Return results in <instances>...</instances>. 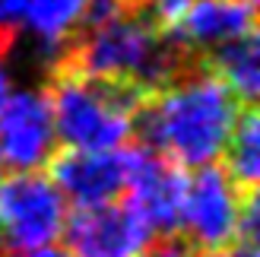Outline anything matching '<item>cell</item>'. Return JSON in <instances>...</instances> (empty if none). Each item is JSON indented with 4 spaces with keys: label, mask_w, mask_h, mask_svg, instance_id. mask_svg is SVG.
<instances>
[{
    "label": "cell",
    "mask_w": 260,
    "mask_h": 257,
    "mask_svg": "<svg viewBox=\"0 0 260 257\" xmlns=\"http://www.w3.org/2000/svg\"><path fill=\"white\" fill-rule=\"evenodd\" d=\"M241 102L203 60L181 80L152 92L134 114V134L178 169H203L225 152Z\"/></svg>",
    "instance_id": "cell-1"
},
{
    "label": "cell",
    "mask_w": 260,
    "mask_h": 257,
    "mask_svg": "<svg viewBox=\"0 0 260 257\" xmlns=\"http://www.w3.org/2000/svg\"><path fill=\"white\" fill-rule=\"evenodd\" d=\"M197 63V57H190L184 48L155 32L137 10L127 7L95 29L76 32L51 73L63 70L92 83L134 86L152 95L168 83L181 80Z\"/></svg>",
    "instance_id": "cell-2"
},
{
    "label": "cell",
    "mask_w": 260,
    "mask_h": 257,
    "mask_svg": "<svg viewBox=\"0 0 260 257\" xmlns=\"http://www.w3.org/2000/svg\"><path fill=\"white\" fill-rule=\"evenodd\" d=\"M54 137L63 149H121L134 134V114L149 95L134 86L92 83L76 73H51L45 89Z\"/></svg>",
    "instance_id": "cell-3"
},
{
    "label": "cell",
    "mask_w": 260,
    "mask_h": 257,
    "mask_svg": "<svg viewBox=\"0 0 260 257\" xmlns=\"http://www.w3.org/2000/svg\"><path fill=\"white\" fill-rule=\"evenodd\" d=\"M67 200L48 175L13 172L0 181V248L25 254L63 235Z\"/></svg>",
    "instance_id": "cell-4"
},
{
    "label": "cell",
    "mask_w": 260,
    "mask_h": 257,
    "mask_svg": "<svg viewBox=\"0 0 260 257\" xmlns=\"http://www.w3.org/2000/svg\"><path fill=\"white\" fill-rule=\"evenodd\" d=\"M241 194L222 165H203L187 175V194L181 210V238L193 254H225L238 245Z\"/></svg>",
    "instance_id": "cell-5"
},
{
    "label": "cell",
    "mask_w": 260,
    "mask_h": 257,
    "mask_svg": "<svg viewBox=\"0 0 260 257\" xmlns=\"http://www.w3.org/2000/svg\"><path fill=\"white\" fill-rule=\"evenodd\" d=\"M187 194V172L175 162L152 152L146 146H127V203L143 222L149 226L152 238L181 235V210Z\"/></svg>",
    "instance_id": "cell-6"
},
{
    "label": "cell",
    "mask_w": 260,
    "mask_h": 257,
    "mask_svg": "<svg viewBox=\"0 0 260 257\" xmlns=\"http://www.w3.org/2000/svg\"><path fill=\"white\" fill-rule=\"evenodd\" d=\"M57 152L45 89H19L0 105V159L13 172H42Z\"/></svg>",
    "instance_id": "cell-7"
},
{
    "label": "cell",
    "mask_w": 260,
    "mask_h": 257,
    "mask_svg": "<svg viewBox=\"0 0 260 257\" xmlns=\"http://www.w3.org/2000/svg\"><path fill=\"white\" fill-rule=\"evenodd\" d=\"M70 257H140L152 241L149 226L130 203L73 210L63 222Z\"/></svg>",
    "instance_id": "cell-8"
},
{
    "label": "cell",
    "mask_w": 260,
    "mask_h": 257,
    "mask_svg": "<svg viewBox=\"0 0 260 257\" xmlns=\"http://www.w3.org/2000/svg\"><path fill=\"white\" fill-rule=\"evenodd\" d=\"M48 169V178L60 190V197L70 200L76 210L118 203L127 190V146L105 152L63 149L51 156Z\"/></svg>",
    "instance_id": "cell-9"
},
{
    "label": "cell",
    "mask_w": 260,
    "mask_h": 257,
    "mask_svg": "<svg viewBox=\"0 0 260 257\" xmlns=\"http://www.w3.org/2000/svg\"><path fill=\"white\" fill-rule=\"evenodd\" d=\"M248 35H257V0H190L184 19L168 38L203 60Z\"/></svg>",
    "instance_id": "cell-10"
},
{
    "label": "cell",
    "mask_w": 260,
    "mask_h": 257,
    "mask_svg": "<svg viewBox=\"0 0 260 257\" xmlns=\"http://www.w3.org/2000/svg\"><path fill=\"white\" fill-rule=\"evenodd\" d=\"M89 0H22V29L35 38V48L54 70L67 45L83 25Z\"/></svg>",
    "instance_id": "cell-11"
},
{
    "label": "cell",
    "mask_w": 260,
    "mask_h": 257,
    "mask_svg": "<svg viewBox=\"0 0 260 257\" xmlns=\"http://www.w3.org/2000/svg\"><path fill=\"white\" fill-rule=\"evenodd\" d=\"M203 67L213 70L222 80L232 95L241 105H254V99L260 92V45L257 35H248L241 42H232L225 48L213 51L210 57H203Z\"/></svg>",
    "instance_id": "cell-12"
},
{
    "label": "cell",
    "mask_w": 260,
    "mask_h": 257,
    "mask_svg": "<svg viewBox=\"0 0 260 257\" xmlns=\"http://www.w3.org/2000/svg\"><path fill=\"white\" fill-rule=\"evenodd\" d=\"M225 175L235 181L238 190H257L260 175V118L254 105H244L235 131L225 143Z\"/></svg>",
    "instance_id": "cell-13"
},
{
    "label": "cell",
    "mask_w": 260,
    "mask_h": 257,
    "mask_svg": "<svg viewBox=\"0 0 260 257\" xmlns=\"http://www.w3.org/2000/svg\"><path fill=\"white\" fill-rule=\"evenodd\" d=\"M140 257H193V248L181 235H165V238H152Z\"/></svg>",
    "instance_id": "cell-14"
},
{
    "label": "cell",
    "mask_w": 260,
    "mask_h": 257,
    "mask_svg": "<svg viewBox=\"0 0 260 257\" xmlns=\"http://www.w3.org/2000/svg\"><path fill=\"white\" fill-rule=\"evenodd\" d=\"M7 54H10V45L0 42V105L7 102V95L13 92V76H10V63H7Z\"/></svg>",
    "instance_id": "cell-15"
},
{
    "label": "cell",
    "mask_w": 260,
    "mask_h": 257,
    "mask_svg": "<svg viewBox=\"0 0 260 257\" xmlns=\"http://www.w3.org/2000/svg\"><path fill=\"white\" fill-rule=\"evenodd\" d=\"M22 257H70L63 248H57V245H45V248H35V251H25Z\"/></svg>",
    "instance_id": "cell-16"
},
{
    "label": "cell",
    "mask_w": 260,
    "mask_h": 257,
    "mask_svg": "<svg viewBox=\"0 0 260 257\" xmlns=\"http://www.w3.org/2000/svg\"><path fill=\"white\" fill-rule=\"evenodd\" d=\"M229 257H257V248H248V245H235L229 251Z\"/></svg>",
    "instance_id": "cell-17"
},
{
    "label": "cell",
    "mask_w": 260,
    "mask_h": 257,
    "mask_svg": "<svg viewBox=\"0 0 260 257\" xmlns=\"http://www.w3.org/2000/svg\"><path fill=\"white\" fill-rule=\"evenodd\" d=\"M124 4H127V7H140V4H143V0H124Z\"/></svg>",
    "instance_id": "cell-18"
},
{
    "label": "cell",
    "mask_w": 260,
    "mask_h": 257,
    "mask_svg": "<svg viewBox=\"0 0 260 257\" xmlns=\"http://www.w3.org/2000/svg\"><path fill=\"white\" fill-rule=\"evenodd\" d=\"M0 257H16V254H10L7 248H0Z\"/></svg>",
    "instance_id": "cell-19"
},
{
    "label": "cell",
    "mask_w": 260,
    "mask_h": 257,
    "mask_svg": "<svg viewBox=\"0 0 260 257\" xmlns=\"http://www.w3.org/2000/svg\"><path fill=\"white\" fill-rule=\"evenodd\" d=\"M4 169H7V165H4V159H0V181H4Z\"/></svg>",
    "instance_id": "cell-20"
}]
</instances>
